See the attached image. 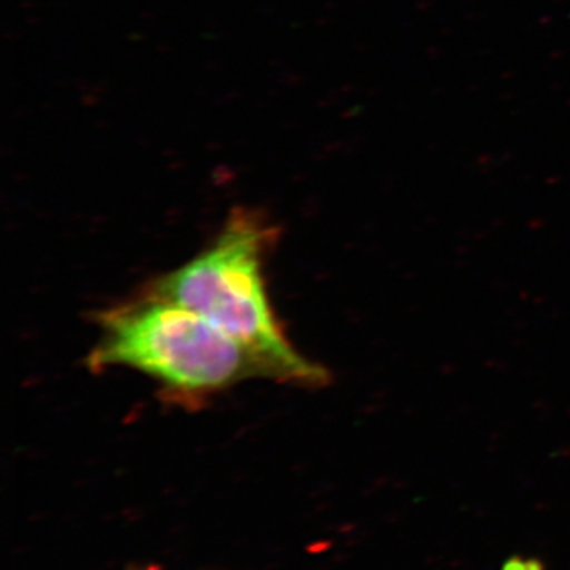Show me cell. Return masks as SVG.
<instances>
[{
	"label": "cell",
	"mask_w": 570,
	"mask_h": 570,
	"mask_svg": "<svg viewBox=\"0 0 570 570\" xmlns=\"http://www.w3.org/2000/svg\"><path fill=\"white\" fill-rule=\"evenodd\" d=\"M276 239L268 217L236 208L202 253L146 291L194 311L230 336L253 356L264 379L302 389L328 387L332 373L296 351L269 302L265 261Z\"/></svg>",
	"instance_id": "1"
},
{
	"label": "cell",
	"mask_w": 570,
	"mask_h": 570,
	"mask_svg": "<svg viewBox=\"0 0 570 570\" xmlns=\"http://www.w3.org/2000/svg\"><path fill=\"white\" fill-rule=\"evenodd\" d=\"M99 337L88 356L92 371L129 367L159 385L178 406H204L261 367L230 336L179 303L142 291L97 316Z\"/></svg>",
	"instance_id": "2"
}]
</instances>
